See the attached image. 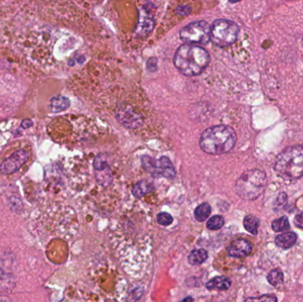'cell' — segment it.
Instances as JSON below:
<instances>
[{
	"label": "cell",
	"instance_id": "18",
	"mask_svg": "<svg viewBox=\"0 0 303 302\" xmlns=\"http://www.w3.org/2000/svg\"><path fill=\"white\" fill-rule=\"evenodd\" d=\"M208 252L204 249H196L191 252L189 254V263L192 265H199L203 263L208 259Z\"/></svg>",
	"mask_w": 303,
	"mask_h": 302
},
{
	"label": "cell",
	"instance_id": "20",
	"mask_svg": "<svg viewBox=\"0 0 303 302\" xmlns=\"http://www.w3.org/2000/svg\"><path fill=\"white\" fill-rule=\"evenodd\" d=\"M245 229L248 230V232L251 233L253 235H257L258 227H259V220L256 216H247L244 218Z\"/></svg>",
	"mask_w": 303,
	"mask_h": 302
},
{
	"label": "cell",
	"instance_id": "22",
	"mask_svg": "<svg viewBox=\"0 0 303 302\" xmlns=\"http://www.w3.org/2000/svg\"><path fill=\"white\" fill-rule=\"evenodd\" d=\"M268 283L273 286H279V285H281L284 280V274H283L282 271L280 270H273L268 273V277H267Z\"/></svg>",
	"mask_w": 303,
	"mask_h": 302
},
{
	"label": "cell",
	"instance_id": "7",
	"mask_svg": "<svg viewBox=\"0 0 303 302\" xmlns=\"http://www.w3.org/2000/svg\"><path fill=\"white\" fill-rule=\"evenodd\" d=\"M28 154L24 150H19L7 158L0 165V171L4 175H11L21 169L28 160Z\"/></svg>",
	"mask_w": 303,
	"mask_h": 302
},
{
	"label": "cell",
	"instance_id": "1",
	"mask_svg": "<svg viewBox=\"0 0 303 302\" xmlns=\"http://www.w3.org/2000/svg\"><path fill=\"white\" fill-rule=\"evenodd\" d=\"M210 56L201 46L183 45L177 50L174 64L180 73L186 77H194L201 74L209 66Z\"/></svg>",
	"mask_w": 303,
	"mask_h": 302
},
{
	"label": "cell",
	"instance_id": "29",
	"mask_svg": "<svg viewBox=\"0 0 303 302\" xmlns=\"http://www.w3.org/2000/svg\"><path fill=\"white\" fill-rule=\"evenodd\" d=\"M177 12H178V14H181V15H187V14H190L191 8L188 6H181V7H178Z\"/></svg>",
	"mask_w": 303,
	"mask_h": 302
},
{
	"label": "cell",
	"instance_id": "15",
	"mask_svg": "<svg viewBox=\"0 0 303 302\" xmlns=\"http://www.w3.org/2000/svg\"><path fill=\"white\" fill-rule=\"evenodd\" d=\"M70 102L69 98L63 96H57L52 97L50 103V109L52 113H59L66 110L70 107Z\"/></svg>",
	"mask_w": 303,
	"mask_h": 302
},
{
	"label": "cell",
	"instance_id": "11",
	"mask_svg": "<svg viewBox=\"0 0 303 302\" xmlns=\"http://www.w3.org/2000/svg\"><path fill=\"white\" fill-rule=\"evenodd\" d=\"M154 26L153 15L144 7L143 10L140 12V21L137 26L136 31L139 35L147 36L150 34Z\"/></svg>",
	"mask_w": 303,
	"mask_h": 302
},
{
	"label": "cell",
	"instance_id": "27",
	"mask_svg": "<svg viewBox=\"0 0 303 302\" xmlns=\"http://www.w3.org/2000/svg\"><path fill=\"white\" fill-rule=\"evenodd\" d=\"M286 202H287V196L286 193H280L276 200V207L283 208L284 206L286 205Z\"/></svg>",
	"mask_w": 303,
	"mask_h": 302
},
{
	"label": "cell",
	"instance_id": "4",
	"mask_svg": "<svg viewBox=\"0 0 303 302\" xmlns=\"http://www.w3.org/2000/svg\"><path fill=\"white\" fill-rule=\"evenodd\" d=\"M267 184L268 180L263 171L251 170L239 177L235 184V191L245 200H254L264 192Z\"/></svg>",
	"mask_w": 303,
	"mask_h": 302
},
{
	"label": "cell",
	"instance_id": "14",
	"mask_svg": "<svg viewBox=\"0 0 303 302\" xmlns=\"http://www.w3.org/2000/svg\"><path fill=\"white\" fill-rule=\"evenodd\" d=\"M231 282L226 277H216L207 283V288L209 290H228L230 288Z\"/></svg>",
	"mask_w": 303,
	"mask_h": 302
},
{
	"label": "cell",
	"instance_id": "6",
	"mask_svg": "<svg viewBox=\"0 0 303 302\" xmlns=\"http://www.w3.org/2000/svg\"><path fill=\"white\" fill-rule=\"evenodd\" d=\"M211 27L205 21H193L179 32L182 41L189 45H206L210 41Z\"/></svg>",
	"mask_w": 303,
	"mask_h": 302
},
{
	"label": "cell",
	"instance_id": "16",
	"mask_svg": "<svg viewBox=\"0 0 303 302\" xmlns=\"http://www.w3.org/2000/svg\"><path fill=\"white\" fill-rule=\"evenodd\" d=\"M142 164H143V167L146 169V171L149 172L152 176L155 177H160V167H159L158 160H154L150 156L146 155V156L142 157Z\"/></svg>",
	"mask_w": 303,
	"mask_h": 302
},
{
	"label": "cell",
	"instance_id": "9",
	"mask_svg": "<svg viewBox=\"0 0 303 302\" xmlns=\"http://www.w3.org/2000/svg\"><path fill=\"white\" fill-rule=\"evenodd\" d=\"M94 169L96 179L101 185L107 186L111 184L113 180L111 170L104 156L98 155L95 158Z\"/></svg>",
	"mask_w": 303,
	"mask_h": 302
},
{
	"label": "cell",
	"instance_id": "13",
	"mask_svg": "<svg viewBox=\"0 0 303 302\" xmlns=\"http://www.w3.org/2000/svg\"><path fill=\"white\" fill-rule=\"evenodd\" d=\"M159 162L160 177H166L167 179H172L176 176V171L171 160L167 157H160Z\"/></svg>",
	"mask_w": 303,
	"mask_h": 302
},
{
	"label": "cell",
	"instance_id": "25",
	"mask_svg": "<svg viewBox=\"0 0 303 302\" xmlns=\"http://www.w3.org/2000/svg\"><path fill=\"white\" fill-rule=\"evenodd\" d=\"M245 302H277V297L272 294H265L259 298H248Z\"/></svg>",
	"mask_w": 303,
	"mask_h": 302
},
{
	"label": "cell",
	"instance_id": "17",
	"mask_svg": "<svg viewBox=\"0 0 303 302\" xmlns=\"http://www.w3.org/2000/svg\"><path fill=\"white\" fill-rule=\"evenodd\" d=\"M153 184H151L147 181L142 180L139 182L138 184L134 186L132 190V193L137 198H141L145 195L150 193L151 191H153Z\"/></svg>",
	"mask_w": 303,
	"mask_h": 302
},
{
	"label": "cell",
	"instance_id": "10",
	"mask_svg": "<svg viewBox=\"0 0 303 302\" xmlns=\"http://www.w3.org/2000/svg\"><path fill=\"white\" fill-rule=\"evenodd\" d=\"M253 250L251 243L248 240H236L230 243V246L227 248L228 254L230 257L244 258L251 254Z\"/></svg>",
	"mask_w": 303,
	"mask_h": 302
},
{
	"label": "cell",
	"instance_id": "3",
	"mask_svg": "<svg viewBox=\"0 0 303 302\" xmlns=\"http://www.w3.org/2000/svg\"><path fill=\"white\" fill-rule=\"evenodd\" d=\"M274 171L279 177L287 181H294L303 177V146H290L277 156Z\"/></svg>",
	"mask_w": 303,
	"mask_h": 302
},
{
	"label": "cell",
	"instance_id": "8",
	"mask_svg": "<svg viewBox=\"0 0 303 302\" xmlns=\"http://www.w3.org/2000/svg\"><path fill=\"white\" fill-rule=\"evenodd\" d=\"M116 118L122 125L136 129L143 123V119L130 107H121L116 112Z\"/></svg>",
	"mask_w": 303,
	"mask_h": 302
},
{
	"label": "cell",
	"instance_id": "23",
	"mask_svg": "<svg viewBox=\"0 0 303 302\" xmlns=\"http://www.w3.org/2000/svg\"><path fill=\"white\" fill-rule=\"evenodd\" d=\"M223 224H224V218L223 216H215L208 221L207 227L211 230H216V229H221Z\"/></svg>",
	"mask_w": 303,
	"mask_h": 302
},
{
	"label": "cell",
	"instance_id": "28",
	"mask_svg": "<svg viewBox=\"0 0 303 302\" xmlns=\"http://www.w3.org/2000/svg\"><path fill=\"white\" fill-rule=\"evenodd\" d=\"M293 222H294V224H295L296 227L300 228V229H303V212L298 214V215L294 217Z\"/></svg>",
	"mask_w": 303,
	"mask_h": 302
},
{
	"label": "cell",
	"instance_id": "2",
	"mask_svg": "<svg viewBox=\"0 0 303 302\" xmlns=\"http://www.w3.org/2000/svg\"><path fill=\"white\" fill-rule=\"evenodd\" d=\"M237 142L236 132L230 126L216 125L202 132L199 146L205 153L222 155L233 149Z\"/></svg>",
	"mask_w": 303,
	"mask_h": 302
},
{
	"label": "cell",
	"instance_id": "19",
	"mask_svg": "<svg viewBox=\"0 0 303 302\" xmlns=\"http://www.w3.org/2000/svg\"><path fill=\"white\" fill-rule=\"evenodd\" d=\"M211 213V207L208 203H203L198 206L194 211V216L196 220L199 222H204L209 218Z\"/></svg>",
	"mask_w": 303,
	"mask_h": 302
},
{
	"label": "cell",
	"instance_id": "30",
	"mask_svg": "<svg viewBox=\"0 0 303 302\" xmlns=\"http://www.w3.org/2000/svg\"><path fill=\"white\" fill-rule=\"evenodd\" d=\"M33 125V122L30 121V120H24L22 123H21V126L24 128V129H27L28 127H30V126Z\"/></svg>",
	"mask_w": 303,
	"mask_h": 302
},
{
	"label": "cell",
	"instance_id": "5",
	"mask_svg": "<svg viewBox=\"0 0 303 302\" xmlns=\"http://www.w3.org/2000/svg\"><path fill=\"white\" fill-rule=\"evenodd\" d=\"M240 28L234 21L219 19L211 27L210 41L219 47H226L237 40Z\"/></svg>",
	"mask_w": 303,
	"mask_h": 302
},
{
	"label": "cell",
	"instance_id": "21",
	"mask_svg": "<svg viewBox=\"0 0 303 302\" xmlns=\"http://www.w3.org/2000/svg\"><path fill=\"white\" fill-rule=\"evenodd\" d=\"M272 228L276 232H280L290 229V223L286 216H282L280 218L274 220L272 222Z\"/></svg>",
	"mask_w": 303,
	"mask_h": 302
},
{
	"label": "cell",
	"instance_id": "12",
	"mask_svg": "<svg viewBox=\"0 0 303 302\" xmlns=\"http://www.w3.org/2000/svg\"><path fill=\"white\" fill-rule=\"evenodd\" d=\"M297 235L294 232L282 233L276 237L275 243L277 246L284 249H288L296 243Z\"/></svg>",
	"mask_w": 303,
	"mask_h": 302
},
{
	"label": "cell",
	"instance_id": "24",
	"mask_svg": "<svg viewBox=\"0 0 303 302\" xmlns=\"http://www.w3.org/2000/svg\"><path fill=\"white\" fill-rule=\"evenodd\" d=\"M157 222L160 225H171L173 222V217L167 213H160L157 216Z\"/></svg>",
	"mask_w": 303,
	"mask_h": 302
},
{
	"label": "cell",
	"instance_id": "26",
	"mask_svg": "<svg viewBox=\"0 0 303 302\" xmlns=\"http://www.w3.org/2000/svg\"><path fill=\"white\" fill-rule=\"evenodd\" d=\"M142 289L137 288L133 290L132 292L129 293V297H128V302H136L138 299H140V297L142 296Z\"/></svg>",
	"mask_w": 303,
	"mask_h": 302
}]
</instances>
